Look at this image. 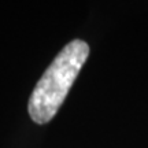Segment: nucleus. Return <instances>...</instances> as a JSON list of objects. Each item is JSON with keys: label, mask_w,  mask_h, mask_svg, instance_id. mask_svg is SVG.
I'll return each instance as SVG.
<instances>
[{"label": "nucleus", "mask_w": 148, "mask_h": 148, "mask_svg": "<svg viewBox=\"0 0 148 148\" xmlns=\"http://www.w3.org/2000/svg\"><path fill=\"white\" fill-rule=\"evenodd\" d=\"M88 56L89 45L79 38L60 49L32 90L27 111L33 122L44 125L56 115Z\"/></svg>", "instance_id": "obj_1"}]
</instances>
